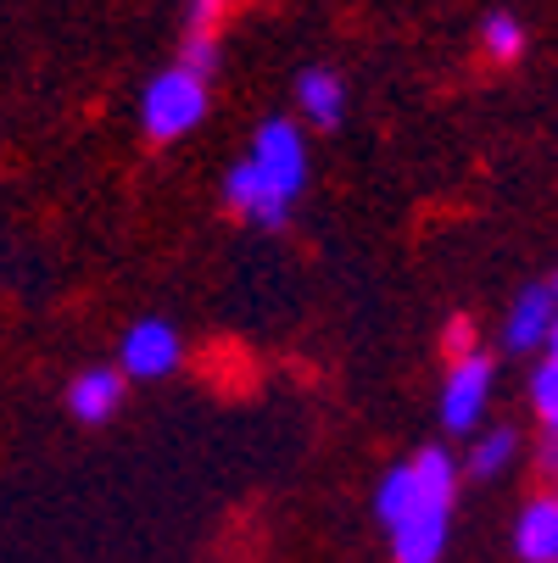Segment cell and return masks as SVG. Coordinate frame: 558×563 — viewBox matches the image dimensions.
I'll list each match as a JSON object with an SVG mask.
<instances>
[{
    "label": "cell",
    "instance_id": "obj_6",
    "mask_svg": "<svg viewBox=\"0 0 558 563\" xmlns=\"http://www.w3.org/2000/svg\"><path fill=\"white\" fill-rule=\"evenodd\" d=\"M441 547H447V508H419L403 525H391L396 563H436Z\"/></svg>",
    "mask_w": 558,
    "mask_h": 563
},
{
    "label": "cell",
    "instance_id": "obj_14",
    "mask_svg": "<svg viewBox=\"0 0 558 563\" xmlns=\"http://www.w3.org/2000/svg\"><path fill=\"white\" fill-rule=\"evenodd\" d=\"M179 67L196 73V78L218 73V40H212L207 29H190V34H185V51H179Z\"/></svg>",
    "mask_w": 558,
    "mask_h": 563
},
{
    "label": "cell",
    "instance_id": "obj_9",
    "mask_svg": "<svg viewBox=\"0 0 558 563\" xmlns=\"http://www.w3.org/2000/svg\"><path fill=\"white\" fill-rule=\"evenodd\" d=\"M118 401H123V374L112 368H90V374H78L73 390H67V408L73 419H85V424H101L118 413Z\"/></svg>",
    "mask_w": 558,
    "mask_h": 563
},
{
    "label": "cell",
    "instance_id": "obj_3",
    "mask_svg": "<svg viewBox=\"0 0 558 563\" xmlns=\"http://www.w3.org/2000/svg\"><path fill=\"white\" fill-rule=\"evenodd\" d=\"M247 163H252V168H258V179H263L274 196H285V201L307 185V145H302V134H296L285 118H274V123H263V129H258Z\"/></svg>",
    "mask_w": 558,
    "mask_h": 563
},
{
    "label": "cell",
    "instance_id": "obj_10",
    "mask_svg": "<svg viewBox=\"0 0 558 563\" xmlns=\"http://www.w3.org/2000/svg\"><path fill=\"white\" fill-rule=\"evenodd\" d=\"M514 547H519L525 563H552V558H558V508H552V497H536V503L519 514Z\"/></svg>",
    "mask_w": 558,
    "mask_h": 563
},
{
    "label": "cell",
    "instance_id": "obj_7",
    "mask_svg": "<svg viewBox=\"0 0 558 563\" xmlns=\"http://www.w3.org/2000/svg\"><path fill=\"white\" fill-rule=\"evenodd\" d=\"M503 341H508L514 352H530V346H552V285H547V279H541V285H530V290H525V296L514 301Z\"/></svg>",
    "mask_w": 558,
    "mask_h": 563
},
{
    "label": "cell",
    "instance_id": "obj_2",
    "mask_svg": "<svg viewBox=\"0 0 558 563\" xmlns=\"http://www.w3.org/2000/svg\"><path fill=\"white\" fill-rule=\"evenodd\" d=\"M140 118H145V134L151 140H179L190 134L201 118H207V78L185 73V67H168L151 78V90L140 101Z\"/></svg>",
    "mask_w": 558,
    "mask_h": 563
},
{
    "label": "cell",
    "instance_id": "obj_5",
    "mask_svg": "<svg viewBox=\"0 0 558 563\" xmlns=\"http://www.w3.org/2000/svg\"><path fill=\"white\" fill-rule=\"evenodd\" d=\"M179 357H185V346H179L174 324H163V318H140L123 335V374L129 379H163L179 368Z\"/></svg>",
    "mask_w": 558,
    "mask_h": 563
},
{
    "label": "cell",
    "instance_id": "obj_12",
    "mask_svg": "<svg viewBox=\"0 0 558 563\" xmlns=\"http://www.w3.org/2000/svg\"><path fill=\"white\" fill-rule=\"evenodd\" d=\"M481 45H486L492 62H514V56L525 51V29H519V18H514V12H492V18L481 23Z\"/></svg>",
    "mask_w": 558,
    "mask_h": 563
},
{
    "label": "cell",
    "instance_id": "obj_16",
    "mask_svg": "<svg viewBox=\"0 0 558 563\" xmlns=\"http://www.w3.org/2000/svg\"><path fill=\"white\" fill-rule=\"evenodd\" d=\"M469 335H474V330L463 324V318H452V324H447V341H441V346L452 352V363H458V357H469Z\"/></svg>",
    "mask_w": 558,
    "mask_h": 563
},
{
    "label": "cell",
    "instance_id": "obj_11",
    "mask_svg": "<svg viewBox=\"0 0 558 563\" xmlns=\"http://www.w3.org/2000/svg\"><path fill=\"white\" fill-rule=\"evenodd\" d=\"M296 101H302V112H307L318 129H336V123H341V107H347L341 78H336L330 67H307L302 85H296Z\"/></svg>",
    "mask_w": 558,
    "mask_h": 563
},
{
    "label": "cell",
    "instance_id": "obj_1",
    "mask_svg": "<svg viewBox=\"0 0 558 563\" xmlns=\"http://www.w3.org/2000/svg\"><path fill=\"white\" fill-rule=\"evenodd\" d=\"M452 457L441 452V446H425L414 463H403V468H391L385 479H380V497H374V508H380V519L385 525H403L408 514H419V508H452Z\"/></svg>",
    "mask_w": 558,
    "mask_h": 563
},
{
    "label": "cell",
    "instance_id": "obj_8",
    "mask_svg": "<svg viewBox=\"0 0 558 563\" xmlns=\"http://www.w3.org/2000/svg\"><path fill=\"white\" fill-rule=\"evenodd\" d=\"M223 190H229V207H241L252 223H269V229H274V223H285V212H291V201H285V196H274V190L258 179V168H252V163H234Z\"/></svg>",
    "mask_w": 558,
    "mask_h": 563
},
{
    "label": "cell",
    "instance_id": "obj_4",
    "mask_svg": "<svg viewBox=\"0 0 558 563\" xmlns=\"http://www.w3.org/2000/svg\"><path fill=\"white\" fill-rule=\"evenodd\" d=\"M486 396H492V357L469 352L452 363L447 385H441V424L447 430H474L486 413Z\"/></svg>",
    "mask_w": 558,
    "mask_h": 563
},
{
    "label": "cell",
    "instance_id": "obj_15",
    "mask_svg": "<svg viewBox=\"0 0 558 563\" xmlns=\"http://www.w3.org/2000/svg\"><path fill=\"white\" fill-rule=\"evenodd\" d=\"M530 401H536V419L552 424V413H558V363H552V357L536 363V374H530Z\"/></svg>",
    "mask_w": 558,
    "mask_h": 563
},
{
    "label": "cell",
    "instance_id": "obj_17",
    "mask_svg": "<svg viewBox=\"0 0 558 563\" xmlns=\"http://www.w3.org/2000/svg\"><path fill=\"white\" fill-rule=\"evenodd\" d=\"M218 7H223V0H196V7H190V29H207V34H212Z\"/></svg>",
    "mask_w": 558,
    "mask_h": 563
},
{
    "label": "cell",
    "instance_id": "obj_13",
    "mask_svg": "<svg viewBox=\"0 0 558 563\" xmlns=\"http://www.w3.org/2000/svg\"><path fill=\"white\" fill-rule=\"evenodd\" d=\"M514 446H519V441H514V430H492L481 446L469 452V474H474V479L503 474V468H508V457H514Z\"/></svg>",
    "mask_w": 558,
    "mask_h": 563
}]
</instances>
